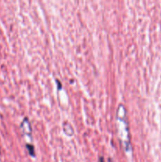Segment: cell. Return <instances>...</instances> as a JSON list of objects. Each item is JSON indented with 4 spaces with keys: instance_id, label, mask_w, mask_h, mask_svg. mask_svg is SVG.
I'll return each mask as SVG.
<instances>
[{
    "instance_id": "obj_2",
    "label": "cell",
    "mask_w": 161,
    "mask_h": 162,
    "mask_svg": "<svg viewBox=\"0 0 161 162\" xmlns=\"http://www.w3.org/2000/svg\"><path fill=\"white\" fill-rule=\"evenodd\" d=\"M100 162H104V160H103V158L101 157L100 158Z\"/></svg>"
},
{
    "instance_id": "obj_1",
    "label": "cell",
    "mask_w": 161,
    "mask_h": 162,
    "mask_svg": "<svg viewBox=\"0 0 161 162\" xmlns=\"http://www.w3.org/2000/svg\"><path fill=\"white\" fill-rule=\"evenodd\" d=\"M27 149H29V153L32 155V156H35V153H34V147L33 145H30V144H27Z\"/></svg>"
}]
</instances>
